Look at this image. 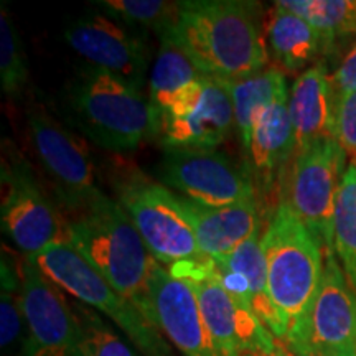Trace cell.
I'll return each instance as SVG.
<instances>
[{"label":"cell","mask_w":356,"mask_h":356,"mask_svg":"<svg viewBox=\"0 0 356 356\" xmlns=\"http://www.w3.org/2000/svg\"><path fill=\"white\" fill-rule=\"evenodd\" d=\"M162 37L175 42L204 76L225 81L254 74L269 61L257 2L185 0L173 29Z\"/></svg>","instance_id":"obj_1"},{"label":"cell","mask_w":356,"mask_h":356,"mask_svg":"<svg viewBox=\"0 0 356 356\" xmlns=\"http://www.w3.org/2000/svg\"><path fill=\"white\" fill-rule=\"evenodd\" d=\"M61 215L66 243L144 315L155 259L118 200L97 188L81 202L61 208Z\"/></svg>","instance_id":"obj_2"},{"label":"cell","mask_w":356,"mask_h":356,"mask_svg":"<svg viewBox=\"0 0 356 356\" xmlns=\"http://www.w3.org/2000/svg\"><path fill=\"white\" fill-rule=\"evenodd\" d=\"M65 115L84 139L109 152H131L160 136V113L140 89L86 65L65 89Z\"/></svg>","instance_id":"obj_3"},{"label":"cell","mask_w":356,"mask_h":356,"mask_svg":"<svg viewBox=\"0 0 356 356\" xmlns=\"http://www.w3.org/2000/svg\"><path fill=\"white\" fill-rule=\"evenodd\" d=\"M118 203L131 216L147 249L172 275L195 279L213 261L203 254L180 197L136 167H121L111 178Z\"/></svg>","instance_id":"obj_4"},{"label":"cell","mask_w":356,"mask_h":356,"mask_svg":"<svg viewBox=\"0 0 356 356\" xmlns=\"http://www.w3.org/2000/svg\"><path fill=\"white\" fill-rule=\"evenodd\" d=\"M270 299L287 320L297 322L317 293L325 251L286 200H279L261 236Z\"/></svg>","instance_id":"obj_5"},{"label":"cell","mask_w":356,"mask_h":356,"mask_svg":"<svg viewBox=\"0 0 356 356\" xmlns=\"http://www.w3.org/2000/svg\"><path fill=\"white\" fill-rule=\"evenodd\" d=\"M30 259L61 291L114 320L144 356H175L162 333L119 296L70 243L53 244Z\"/></svg>","instance_id":"obj_6"},{"label":"cell","mask_w":356,"mask_h":356,"mask_svg":"<svg viewBox=\"0 0 356 356\" xmlns=\"http://www.w3.org/2000/svg\"><path fill=\"white\" fill-rule=\"evenodd\" d=\"M346 159L335 139L317 142L293 154L280 184L279 200L291 204L325 252H335L333 220Z\"/></svg>","instance_id":"obj_7"},{"label":"cell","mask_w":356,"mask_h":356,"mask_svg":"<svg viewBox=\"0 0 356 356\" xmlns=\"http://www.w3.org/2000/svg\"><path fill=\"white\" fill-rule=\"evenodd\" d=\"M282 343L304 356H356V292L335 252H325L318 291Z\"/></svg>","instance_id":"obj_8"},{"label":"cell","mask_w":356,"mask_h":356,"mask_svg":"<svg viewBox=\"0 0 356 356\" xmlns=\"http://www.w3.org/2000/svg\"><path fill=\"white\" fill-rule=\"evenodd\" d=\"M2 229L26 257L66 241L65 220L58 204L47 197L26 160L8 150L2 167Z\"/></svg>","instance_id":"obj_9"},{"label":"cell","mask_w":356,"mask_h":356,"mask_svg":"<svg viewBox=\"0 0 356 356\" xmlns=\"http://www.w3.org/2000/svg\"><path fill=\"white\" fill-rule=\"evenodd\" d=\"M160 184L203 207H228L257 200L246 167H236L216 149L163 147L157 163Z\"/></svg>","instance_id":"obj_10"},{"label":"cell","mask_w":356,"mask_h":356,"mask_svg":"<svg viewBox=\"0 0 356 356\" xmlns=\"http://www.w3.org/2000/svg\"><path fill=\"white\" fill-rule=\"evenodd\" d=\"M26 119L30 140L55 190L58 208L71 207L95 193V162L81 134L65 126L38 101L30 102Z\"/></svg>","instance_id":"obj_11"},{"label":"cell","mask_w":356,"mask_h":356,"mask_svg":"<svg viewBox=\"0 0 356 356\" xmlns=\"http://www.w3.org/2000/svg\"><path fill=\"white\" fill-rule=\"evenodd\" d=\"M25 356H78V320L61 289L26 257L20 261Z\"/></svg>","instance_id":"obj_12"},{"label":"cell","mask_w":356,"mask_h":356,"mask_svg":"<svg viewBox=\"0 0 356 356\" xmlns=\"http://www.w3.org/2000/svg\"><path fill=\"white\" fill-rule=\"evenodd\" d=\"M63 37L91 66L108 71L140 91L144 89L149 51L144 35L136 29L99 10L70 22Z\"/></svg>","instance_id":"obj_13"},{"label":"cell","mask_w":356,"mask_h":356,"mask_svg":"<svg viewBox=\"0 0 356 356\" xmlns=\"http://www.w3.org/2000/svg\"><path fill=\"white\" fill-rule=\"evenodd\" d=\"M234 108L225 79L203 76L186 95L160 115L163 147L216 149L229 137Z\"/></svg>","instance_id":"obj_14"},{"label":"cell","mask_w":356,"mask_h":356,"mask_svg":"<svg viewBox=\"0 0 356 356\" xmlns=\"http://www.w3.org/2000/svg\"><path fill=\"white\" fill-rule=\"evenodd\" d=\"M198 297L200 309L218 356H270L277 338L259 318L221 286L213 274L185 279Z\"/></svg>","instance_id":"obj_15"},{"label":"cell","mask_w":356,"mask_h":356,"mask_svg":"<svg viewBox=\"0 0 356 356\" xmlns=\"http://www.w3.org/2000/svg\"><path fill=\"white\" fill-rule=\"evenodd\" d=\"M144 317L184 356H218L195 289L188 280L172 275L157 261L147 289Z\"/></svg>","instance_id":"obj_16"},{"label":"cell","mask_w":356,"mask_h":356,"mask_svg":"<svg viewBox=\"0 0 356 356\" xmlns=\"http://www.w3.org/2000/svg\"><path fill=\"white\" fill-rule=\"evenodd\" d=\"M289 88H284L257 119L249 150L246 170L254 185L257 204L269 211L266 203L277 195L284 173L296 154V137L289 111Z\"/></svg>","instance_id":"obj_17"},{"label":"cell","mask_w":356,"mask_h":356,"mask_svg":"<svg viewBox=\"0 0 356 356\" xmlns=\"http://www.w3.org/2000/svg\"><path fill=\"white\" fill-rule=\"evenodd\" d=\"M261 236L259 231L233 254L213 262V274L234 299L246 305L282 341L289 332V323L270 299Z\"/></svg>","instance_id":"obj_18"},{"label":"cell","mask_w":356,"mask_h":356,"mask_svg":"<svg viewBox=\"0 0 356 356\" xmlns=\"http://www.w3.org/2000/svg\"><path fill=\"white\" fill-rule=\"evenodd\" d=\"M180 197V195H178ZM198 246L208 259L221 261L261 231V208L257 200L228 207H203L180 197Z\"/></svg>","instance_id":"obj_19"},{"label":"cell","mask_w":356,"mask_h":356,"mask_svg":"<svg viewBox=\"0 0 356 356\" xmlns=\"http://www.w3.org/2000/svg\"><path fill=\"white\" fill-rule=\"evenodd\" d=\"M296 152L317 142L335 139L337 95L332 73L318 63L299 74L289 92Z\"/></svg>","instance_id":"obj_20"},{"label":"cell","mask_w":356,"mask_h":356,"mask_svg":"<svg viewBox=\"0 0 356 356\" xmlns=\"http://www.w3.org/2000/svg\"><path fill=\"white\" fill-rule=\"evenodd\" d=\"M264 37L269 56L282 71L297 73L310 68L325 53L322 35L304 17L275 2L264 20Z\"/></svg>","instance_id":"obj_21"},{"label":"cell","mask_w":356,"mask_h":356,"mask_svg":"<svg viewBox=\"0 0 356 356\" xmlns=\"http://www.w3.org/2000/svg\"><path fill=\"white\" fill-rule=\"evenodd\" d=\"M226 83L233 99L236 131L239 134V142L246 155L257 119L279 92L287 88L286 76L284 71L275 65H267L264 70L254 74Z\"/></svg>","instance_id":"obj_22"},{"label":"cell","mask_w":356,"mask_h":356,"mask_svg":"<svg viewBox=\"0 0 356 356\" xmlns=\"http://www.w3.org/2000/svg\"><path fill=\"white\" fill-rule=\"evenodd\" d=\"M204 76L168 37H160V47L150 73V101L160 115L184 97Z\"/></svg>","instance_id":"obj_23"},{"label":"cell","mask_w":356,"mask_h":356,"mask_svg":"<svg viewBox=\"0 0 356 356\" xmlns=\"http://www.w3.org/2000/svg\"><path fill=\"white\" fill-rule=\"evenodd\" d=\"M318 30L325 51L341 40L356 37V0H280Z\"/></svg>","instance_id":"obj_24"},{"label":"cell","mask_w":356,"mask_h":356,"mask_svg":"<svg viewBox=\"0 0 356 356\" xmlns=\"http://www.w3.org/2000/svg\"><path fill=\"white\" fill-rule=\"evenodd\" d=\"M335 256L356 292V167L348 165L338 191L333 220Z\"/></svg>","instance_id":"obj_25"},{"label":"cell","mask_w":356,"mask_h":356,"mask_svg":"<svg viewBox=\"0 0 356 356\" xmlns=\"http://www.w3.org/2000/svg\"><path fill=\"white\" fill-rule=\"evenodd\" d=\"M96 6L106 15L132 29L152 30L159 37L173 29L180 12V2L165 0H99Z\"/></svg>","instance_id":"obj_26"},{"label":"cell","mask_w":356,"mask_h":356,"mask_svg":"<svg viewBox=\"0 0 356 356\" xmlns=\"http://www.w3.org/2000/svg\"><path fill=\"white\" fill-rule=\"evenodd\" d=\"M2 291H0V345L10 350L22 337L25 318L20 300V261L2 252Z\"/></svg>","instance_id":"obj_27"},{"label":"cell","mask_w":356,"mask_h":356,"mask_svg":"<svg viewBox=\"0 0 356 356\" xmlns=\"http://www.w3.org/2000/svg\"><path fill=\"white\" fill-rule=\"evenodd\" d=\"M78 320V356H136L126 341L95 310L81 304L73 305Z\"/></svg>","instance_id":"obj_28"},{"label":"cell","mask_w":356,"mask_h":356,"mask_svg":"<svg viewBox=\"0 0 356 356\" xmlns=\"http://www.w3.org/2000/svg\"><path fill=\"white\" fill-rule=\"evenodd\" d=\"M29 79V68L24 47L13 26L12 15L2 3L0 8V81L3 92L17 96L25 88Z\"/></svg>","instance_id":"obj_29"},{"label":"cell","mask_w":356,"mask_h":356,"mask_svg":"<svg viewBox=\"0 0 356 356\" xmlns=\"http://www.w3.org/2000/svg\"><path fill=\"white\" fill-rule=\"evenodd\" d=\"M335 140L350 157V163H356V89L338 97L335 111Z\"/></svg>","instance_id":"obj_30"},{"label":"cell","mask_w":356,"mask_h":356,"mask_svg":"<svg viewBox=\"0 0 356 356\" xmlns=\"http://www.w3.org/2000/svg\"><path fill=\"white\" fill-rule=\"evenodd\" d=\"M332 83L333 89H335L337 101L338 97L348 95V92L356 89V42L351 44L346 55L341 58L340 65L332 73Z\"/></svg>","instance_id":"obj_31"},{"label":"cell","mask_w":356,"mask_h":356,"mask_svg":"<svg viewBox=\"0 0 356 356\" xmlns=\"http://www.w3.org/2000/svg\"><path fill=\"white\" fill-rule=\"evenodd\" d=\"M270 356H304V355L296 353V351H292L291 348H289V346L284 345L282 341H279V340H277V345H275L274 353L270 355Z\"/></svg>","instance_id":"obj_32"},{"label":"cell","mask_w":356,"mask_h":356,"mask_svg":"<svg viewBox=\"0 0 356 356\" xmlns=\"http://www.w3.org/2000/svg\"><path fill=\"white\" fill-rule=\"evenodd\" d=\"M350 165H351V163H350ZM355 165H356V163H355Z\"/></svg>","instance_id":"obj_33"},{"label":"cell","mask_w":356,"mask_h":356,"mask_svg":"<svg viewBox=\"0 0 356 356\" xmlns=\"http://www.w3.org/2000/svg\"><path fill=\"white\" fill-rule=\"evenodd\" d=\"M355 167H356V165H355Z\"/></svg>","instance_id":"obj_34"}]
</instances>
